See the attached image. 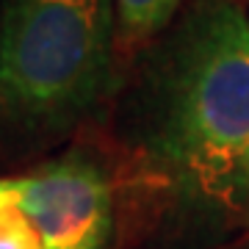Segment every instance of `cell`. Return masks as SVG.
<instances>
[{
  "mask_svg": "<svg viewBox=\"0 0 249 249\" xmlns=\"http://www.w3.org/2000/svg\"><path fill=\"white\" fill-rule=\"evenodd\" d=\"M130 136L186 196L219 199L244 180L249 17L238 0H194L152 47L130 100Z\"/></svg>",
  "mask_w": 249,
  "mask_h": 249,
  "instance_id": "6da1fadb",
  "label": "cell"
},
{
  "mask_svg": "<svg viewBox=\"0 0 249 249\" xmlns=\"http://www.w3.org/2000/svg\"><path fill=\"white\" fill-rule=\"evenodd\" d=\"M114 0H3L0 111L55 130L106 94L114 67Z\"/></svg>",
  "mask_w": 249,
  "mask_h": 249,
  "instance_id": "7a4b0ae2",
  "label": "cell"
},
{
  "mask_svg": "<svg viewBox=\"0 0 249 249\" xmlns=\"http://www.w3.org/2000/svg\"><path fill=\"white\" fill-rule=\"evenodd\" d=\"M17 208L42 238V249H108L114 194L106 172L83 152L19 178Z\"/></svg>",
  "mask_w": 249,
  "mask_h": 249,
  "instance_id": "3957f363",
  "label": "cell"
},
{
  "mask_svg": "<svg viewBox=\"0 0 249 249\" xmlns=\"http://www.w3.org/2000/svg\"><path fill=\"white\" fill-rule=\"evenodd\" d=\"M116 25L124 39H147L172 22L180 0H114Z\"/></svg>",
  "mask_w": 249,
  "mask_h": 249,
  "instance_id": "277c9868",
  "label": "cell"
},
{
  "mask_svg": "<svg viewBox=\"0 0 249 249\" xmlns=\"http://www.w3.org/2000/svg\"><path fill=\"white\" fill-rule=\"evenodd\" d=\"M0 249H42V238L17 202L0 208Z\"/></svg>",
  "mask_w": 249,
  "mask_h": 249,
  "instance_id": "5b68a950",
  "label": "cell"
},
{
  "mask_svg": "<svg viewBox=\"0 0 249 249\" xmlns=\"http://www.w3.org/2000/svg\"><path fill=\"white\" fill-rule=\"evenodd\" d=\"M17 191H19V178H0V208L17 202Z\"/></svg>",
  "mask_w": 249,
  "mask_h": 249,
  "instance_id": "8992f818",
  "label": "cell"
},
{
  "mask_svg": "<svg viewBox=\"0 0 249 249\" xmlns=\"http://www.w3.org/2000/svg\"><path fill=\"white\" fill-rule=\"evenodd\" d=\"M244 183H247V191H249V150L244 155Z\"/></svg>",
  "mask_w": 249,
  "mask_h": 249,
  "instance_id": "52a82bcc",
  "label": "cell"
}]
</instances>
